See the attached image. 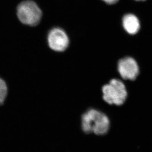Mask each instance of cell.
I'll use <instances>...</instances> for the list:
<instances>
[{
  "instance_id": "cell-9",
  "label": "cell",
  "mask_w": 152,
  "mask_h": 152,
  "mask_svg": "<svg viewBox=\"0 0 152 152\" xmlns=\"http://www.w3.org/2000/svg\"><path fill=\"white\" fill-rule=\"evenodd\" d=\"M137 1H144V0H137Z\"/></svg>"
},
{
  "instance_id": "cell-8",
  "label": "cell",
  "mask_w": 152,
  "mask_h": 152,
  "mask_svg": "<svg viewBox=\"0 0 152 152\" xmlns=\"http://www.w3.org/2000/svg\"><path fill=\"white\" fill-rule=\"evenodd\" d=\"M103 1H104L105 3H107L108 4H112L117 3L118 0H103Z\"/></svg>"
},
{
  "instance_id": "cell-6",
  "label": "cell",
  "mask_w": 152,
  "mask_h": 152,
  "mask_svg": "<svg viewBox=\"0 0 152 152\" xmlns=\"http://www.w3.org/2000/svg\"><path fill=\"white\" fill-rule=\"evenodd\" d=\"M123 26L126 32L130 35L136 34L140 27L139 19L132 14H127L124 16Z\"/></svg>"
},
{
  "instance_id": "cell-5",
  "label": "cell",
  "mask_w": 152,
  "mask_h": 152,
  "mask_svg": "<svg viewBox=\"0 0 152 152\" xmlns=\"http://www.w3.org/2000/svg\"><path fill=\"white\" fill-rule=\"evenodd\" d=\"M118 70L121 77L124 80H134L139 74L137 63L132 57L121 59L118 63Z\"/></svg>"
},
{
  "instance_id": "cell-1",
  "label": "cell",
  "mask_w": 152,
  "mask_h": 152,
  "mask_svg": "<svg viewBox=\"0 0 152 152\" xmlns=\"http://www.w3.org/2000/svg\"><path fill=\"white\" fill-rule=\"evenodd\" d=\"M110 126L108 116L100 110L90 109L82 115V128L85 133L102 136L108 132Z\"/></svg>"
},
{
  "instance_id": "cell-2",
  "label": "cell",
  "mask_w": 152,
  "mask_h": 152,
  "mask_svg": "<svg viewBox=\"0 0 152 152\" xmlns=\"http://www.w3.org/2000/svg\"><path fill=\"white\" fill-rule=\"evenodd\" d=\"M103 99L109 105L121 106L127 98V90L124 83L118 79H113L103 86Z\"/></svg>"
},
{
  "instance_id": "cell-7",
  "label": "cell",
  "mask_w": 152,
  "mask_h": 152,
  "mask_svg": "<svg viewBox=\"0 0 152 152\" xmlns=\"http://www.w3.org/2000/svg\"><path fill=\"white\" fill-rule=\"evenodd\" d=\"M7 87L6 83L0 77V105L4 103L7 96Z\"/></svg>"
},
{
  "instance_id": "cell-4",
  "label": "cell",
  "mask_w": 152,
  "mask_h": 152,
  "mask_svg": "<svg viewBox=\"0 0 152 152\" xmlns=\"http://www.w3.org/2000/svg\"><path fill=\"white\" fill-rule=\"evenodd\" d=\"M48 45L51 50L57 52L64 51L69 44V39L66 33L61 28H53L48 36Z\"/></svg>"
},
{
  "instance_id": "cell-3",
  "label": "cell",
  "mask_w": 152,
  "mask_h": 152,
  "mask_svg": "<svg viewBox=\"0 0 152 152\" xmlns=\"http://www.w3.org/2000/svg\"><path fill=\"white\" fill-rule=\"evenodd\" d=\"M17 15L19 20L25 25L34 26L41 21L42 12L36 3L32 1H22L18 6Z\"/></svg>"
}]
</instances>
